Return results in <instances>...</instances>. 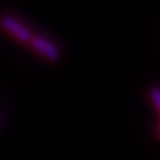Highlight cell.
<instances>
[{"label":"cell","mask_w":160,"mask_h":160,"mask_svg":"<svg viewBox=\"0 0 160 160\" xmlns=\"http://www.w3.org/2000/svg\"><path fill=\"white\" fill-rule=\"evenodd\" d=\"M29 44L32 46V48L35 51H38L40 55H43L44 58L51 60V62H56V60L60 58L59 48L46 38L32 36V39L29 40Z\"/></svg>","instance_id":"2"},{"label":"cell","mask_w":160,"mask_h":160,"mask_svg":"<svg viewBox=\"0 0 160 160\" xmlns=\"http://www.w3.org/2000/svg\"><path fill=\"white\" fill-rule=\"evenodd\" d=\"M0 26L6 29L9 35H12L15 39H18L22 43H29V40L32 39L31 31L11 16H3L0 19Z\"/></svg>","instance_id":"1"},{"label":"cell","mask_w":160,"mask_h":160,"mask_svg":"<svg viewBox=\"0 0 160 160\" xmlns=\"http://www.w3.org/2000/svg\"><path fill=\"white\" fill-rule=\"evenodd\" d=\"M151 99H152V103H153V107L156 108V109H159L160 108V92H159V89H152L151 91Z\"/></svg>","instance_id":"3"}]
</instances>
